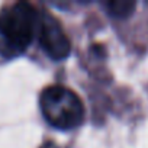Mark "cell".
I'll return each instance as SVG.
<instances>
[{"mask_svg": "<svg viewBox=\"0 0 148 148\" xmlns=\"http://www.w3.org/2000/svg\"><path fill=\"white\" fill-rule=\"evenodd\" d=\"M35 9L19 2L0 13V54L13 57L22 54L34 38Z\"/></svg>", "mask_w": 148, "mask_h": 148, "instance_id": "cell-1", "label": "cell"}, {"mask_svg": "<svg viewBox=\"0 0 148 148\" xmlns=\"http://www.w3.org/2000/svg\"><path fill=\"white\" fill-rule=\"evenodd\" d=\"M41 112L47 122L58 129H73L84 119V108L79 96L64 86H49L39 97Z\"/></svg>", "mask_w": 148, "mask_h": 148, "instance_id": "cell-2", "label": "cell"}, {"mask_svg": "<svg viewBox=\"0 0 148 148\" xmlns=\"http://www.w3.org/2000/svg\"><path fill=\"white\" fill-rule=\"evenodd\" d=\"M39 28V41L44 51L52 60H64L70 55L71 44L65 32L62 31L58 21L51 16L48 12H44L41 16Z\"/></svg>", "mask_w": 148, "mask_h": 148, "instance_id": "cell-3", "label": "cell"}, {"mask_svg": "<svg viewBox=\"0 0 148 148\" xmlns=\"http://www.w3.org/2000/svg\"><path fill=\"white\" fill-rule=\"evenodd\" d=\"M135 6H136V3L132 2V0H112V2L106 3V9H108L109 15H112L118 19L131 16Z\"/></svg>", "mask_w": 148, "mask_h": 148, "instance_id": "cell-4", "label": "cell"}, {"mask_svg": "<svg viewBox=\"0 0 148 148\" xmlns=\"http://www.w3.org/2000/svg\"><path fill=\"white\" fill-rule=\"evenodd\" d=\"M39 148H57V145H55L54 142H51V141H47V142H44Z\"/></svg>", "mask_w": 148, "mask_h": 148, "instance_id": "cell-5", "label": "cell"}]
</instances>
